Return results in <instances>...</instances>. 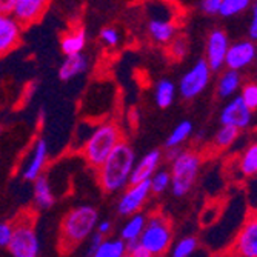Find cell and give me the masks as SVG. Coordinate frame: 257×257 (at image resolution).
I'll use <instances>...</instances> for the list:
<instances>
[{
	"label": "cell",
	"mask_w": 257,
	"mask_h": 257,
	"mask_svg": "<svg viewBox=\"0 0 257 257\" xmlns=\"http://www.w3.org/2000/svg\"><path fill=\"white\" fill-rule=\"evenodd\" d=\"M134 163L136 154L133 148L125 142H119L99 167L102 188L106 193H115L126 188Z\"/></svg>",
	"instance_id": "6da1fadb"
},
{
	"label": "cell",
	"mask_w": 257,
	"mask_h": 257,
	"mask_svg": "<svg viewBox=\"0 0 257 257\" xmlns=\"http://www.w3.org/2000/svg\"><path fill=\"white\" fill-rule=\"evenodd\" d=\"M97 222L99 214L92 206L82 205L71 209L62 220L60 226L62 251L71 249L83 240H86L92 234V231L96 229Z\"/></svg>",
	"instance_id": "7a4b0ae2"
},
{
	"label": "cell",
	"mask_w": 257,
	"mask_h": 257,
	"mask_svg": "<svg viewBox=\"0 0 257 257\" xmlns=\"http://www.w3.org/2000/svg\"><path fill=\"white\" fill-rule=\"evenodd\" d=\"M200 170V157L194 151H180L171 160V190L177 197L186 196L197 179Z\"/></svg>",
	"instance_id": "3957f363"
},
{
	"label": "cell",
	"mask_w": 257,
	"mask_h": 257,
	"mask_svg": "<svg viewBox=\"0 0 257 257\" xmlns=\"http://www.w3.org/2000/svg\"><path fill=\"white\" fill-rule=\"evenodd\" d=\"M120 137L122 136L119 128L112 123H105L96 128L94 133L88 137L83 150L89 165L99 168L109 153L115 148V145L120 142Z\"/></svg>",
	"instance_id": "277c9868"
},
{
	"label": "cell",
	"mask_w": 257,
	"mask_h": 257,
	"mask_svg": "<svg viewBox=\"0 0 257 257\" xmlns=\"http://www.w3.org/2000/svg\"><path fill=\"white\" fill-rule=\"evenodd\" d=\"M139 242L148 249L151 255L165 254L173 242V232L168 220L162 216H154L153 219H150V222L145 223Z\"/></svg>",
	"instance_id": "5b68a950"
},
{
	"label": "cell",
	"mask_w": 257,
	"mask_h": 257,
	"mask_svg": "<svg viewBox=\"0 0 257 257\" xmlns=\"http://www.w3.org/2000/svg\"><path fill=\"white\" fill-rule=\"evenodd\" d=\"M211 77V68L205 59H200L179 82V92L185 100H191L205 91Z\"/></svg>",
	"instance_id": "8992f818"
},
{
	"label": "cell",
	"mask_w": 257,
	"mask_h": 257,
	"mask_svg": "<svg viewBox=\"0 0 257 257\" xmlns=\"http://www.w3.org/2000/svg\"><path fill=\"white\" fill-rule=\"evenodd\" d=\"M7 248L14 257H37L40 252V242L33 226L19 225L13 228V236Z\"/></svg>",
	"instance_id": "52a82bcc"
},
{
	"label": "cell",
	"mask_w": 257,
	"mask_h": 257,
	"mask_svg": "<svg viewBox=\"0 0 257 257\" xmlns=\"http://www.w3.org/2000/svg\"><path fill=\"white\" fill-rule=\"evenodd\" d=\"M257 46L252 40H240L236 43H229L228 51L225 56V66L228 69H236V71H242V69L248 68L255 60Z\"/></svg>",
	"instance_id": "ba28073f"
},
{
	"label": "cell",
	"mask_w": 257,
	"mask_h": 257,
	"mask_svg": "<svg viewBox=\"0 0 257 257\" xmlns=\"http://www.w3.org/2000/svg\"><path fill=\"white\" fill-rule=\"evenodd\" d=\"M150 193H151L150 180H144V182H139V183H130L128 190L123 193V196L120 197V200L117 203L119 214L131 216V214L137 213L139 209L144 206V203L147 202Z\"/></svg>",
	"instance_id": "9c48e42d"
},
{
	"label": "cell",
	"mask_w": 257,
	"mask_h": 257,
	"mask_svg": "<svg viewBox=\"0 0 257 257\" xmlns=\"http://www.w3.org/2000/svg\"><path fill=\"white\" fill-rule=\"evenodd\" d=\"M232 254L240 257H257V213L251 214L237 232Z\"/></svg>",
	"instance_id": "30bf717a"
},
{
	"label": "cell",
	"mask_w": 257,
	"mask_h": 257,
	"mask_svg": "<svg viewBox=\"0 0 257 257\" xmlns=\"http://www.w3.org/2000/svg\"><path fill=\"white\" fill-rule=\"evenodd\" d=\"M229 46L228 34L223 30H214L209 33L206 40L205 60L211 68V71H219L225 66V56Z\"/></svg>",
	"instance_id": "8fae6325"
},
{
	"label": "cell",
	"mask_w": 257,
	"mask_h": 257,
	"mask_svg": "<svg viewBox=\"0 0 257 257\" xmlns=\"http://www.w3.org/2000/svg\"><path fill=\"white\" fill-rule=\"evenodd\" d=\"M252 120V111L243 103L242 97H236L228 102L222 112H220V123L222 125H232L242 130H246Z\"/></svg>",
	"instance_id": "7c38bea8"
},
{
	"label": "cell",
	"mask_w": 257,
	"mask_h": 257,
	"mask_svg": "<svg viewBox=\"0 0 257 257\" xmlns=\"http://www.w3.org/2000/svg\"><path fill=\"white\" fill-rule=\"evenodd\" d=\"M50 5V0H16L14 19L19 23H33L42 17Z\"/></svg>",
	"instance_id": "4fadbf2b"
},
{
	"label": "cell",
	"mask_w": 257,
	"mask_h": 257,
	"mask_svg": "<svg viewBox=\"0 0 257 257\" xmlns=\"http://www.w3.org/2000/svg\"><path fill=\"white\" fill-rule=\"evenodd\" d=\"M20 39V23L10 16H0V56L8 54Z\"/></svg>",
	"instance_id": "5bb4252c"
},
{
	"label": "cell",
	"mask_w": 257,
	"mask_h": 257,
	"mask_svg": "<svg viewBox=\"0 0 257 257\" xmlns=\"http://www.w3.org/2000/svg\"><path fill=\"white\" fill-rule=\"evenodd\" d=\"M160 159H162V153L159 150H154V151H150L148 154H145L137 163H134L131 177H130V183H139L144 180H150V177L159 168Z\"/></svg>",
	"instance_id": "9a60e30c"
},
{
	"label": "cell",
	"mask_w": 257,
	"mask_h": 257,
	"mask_svg": "<svg viewBox=\"0 0 257 257\" xmlns=\"http://www.w3.org/2000/svg\"><path fill=\"white\" fill-rule=\"evenodd\" d=\"M46 156H48V145H46L45 140L40 139L34 145L31 159L28 160V165H27L25 171H23V177L27 180H34L36 177H39L45 167Z\"/></svg>",
	"instance_id": "2e32d148"
},
{
	"label": "cell",
	"mask_w": 257,
	"mask_h": 257,
	"mask_svg": "<svg viewBox=\"0 0 257 257\" xmlns=\"http://www.w3.org/2000/svg\"><path fill=\"white\" fill-rule=\"evenodd\" d=\"M88 68V60L82 53L66 56L63 63L59 68V79L60 80H71L73 77L82 74Z\"/></svg>",
	"instance_id": "e0dca14e"
},
{
	"label": "cell",
	"mask_w": 257,
	"mask_h": 257,
	"mask_svg": "<svg viewBox=\"0 0 257 257\" xmlns=\"http://www.w3.org/2000/svg\"><path fill=\"white\" fill-rule=\"evenodd\" d=\"M242 85V76L240 71H236V69H228L225 71L217 83V92L219 97L222 99H228L232 97L237 92V89H240Z\"/></svg>",
	"instance_id": "ac0fdd59"
},
{
	"label": "cell",
	"mask_w": 257,
	"mask_h": 257,
	"mask_svg": "<svg viewBox=\"0 0 257 257\" xmlns=\"http://www.w3.org/2000/svg\"><path fill=\"white\" fill-rule=\"evenodd\" d=\"M148 31L151 37L159 43H170L176 36V25L170 20L153 19L148 23Z\"/></svg>",
	"instance_id": "d6986e66"
},
{
	"label": "cell",
	"mask_w": 257,
	"mask_h": 257,
	"mask_svg": "<svg viewBox=\"0 0 257 257\" xmlns=\"http://www.w3.org/2000/svg\"><path fill=\"white\" fill-rule=\"evenodd\" d=\"M34 202L37 206L46 209L54 205V194L51 191V185L45 176H39L34 179Z\"/></svg>",
	"instance_id": "ffe728a7"
},
{
	"label": "cell",
	"mask_w": 257,
	"mask_h": 257,
	"mask_svg": "<svg viewBox=\"0 0 257 257\" xmlns=\"http://www.w3.org/2000/svg\"><path fill=\"white\" fill-rule=\"evenodd\" d=\"M85 45H86V33L83 28H79V30H74L73 33L66 34L62 39L60 48L65 56H71V54L82 53Z\"/></svg>",
	"instance_id": "44dd1931"
},
{
	"label": "cell",
	"mask_w": 257,
	"mask_h": 257,
	"mask_svg": "<svg viewBox=\"0 0 257 257\" xmlns=\"http://www.w3.org/2000/svg\"><path fill=\"white\" fill-rule=\"evenodd\" d=\"M147 219L144 214H140L139 211L131 214V219L125 223L122 229V240L123 242H131V240H139L140 234L145 228Z\"/></svg>",
	"instance_id": "7402d4cb"
},
{
	"label": "cell",
	"mask_w": 257,
	"mask_h": 257,
	"mask_svg": "<svg viewBox=\"0 0 257 257\" xmlns=\"http://www.w3.org/2000/svg\"><path fill=\"white\" fill-rule=\"evenodd\" d=\"M126 254V245L122 239L102 240L94 252V257H123Z\"/></svg>",
	"instance_id": "603a6c76"
},
{
	"label": "cell",
	"mask_w": 257,
	"mask_h": 257,
	"mask_svg": "<svg viewBox=\"0 0 257 257\" xmlns=\"http://www.w3.org/2000/svg\"><path fill=\"white\" fill-rule=\"evenodd\" d=\"M193 133V123L190 120H183L180 122L173 131L171 134L168 136L167 142H165V147L167 148H179L183 142L190 139Z\"/></svg>",
	"instance_id": "cb8c5ba5"
},
{
	"label": "cell",
	"mask_w": 257,
	"mask_h": 257,
	"mask_svg": "<svg viewBox=\"0 0 257 257\" xmlns=\"http://www.w3.org/2000/svg\"><path fill=\"white\" fill-rule=\"evenodd\" d=\"M176 97V86L171 80L163 79L156 86V102L160 108H168Z\"/></svg>",
	"instance_id": "d4e9b609"
},
{
	"label": "cell",
	"mask_w": 257,
	"mask_h": 257,
	"mask_svg": "<svg viewBox=\"0 0 257 257\" xmlns=\"http://www.w3.org/2000/svg\"><path fill=\"white\" fill-rule=\"evenodd\" d=\"M239 168L245 177H252L257 174V142L245 150L239 162Z\"/></svg>",
	"instance_id": "484cf974"
},
{
	"label": "cell",
	"mask_w": 257,
	"mask_h": 257,
	"mask_svg": "<svg viewBox=\"0 0 257 257\" xmlns=\"http://www.w3.org/2000/svg\"><path fill=\"white\" fill-rule=\"evenodd\" d=\"M239 134H240L239 128L232 126V125H222L220 130L214 136V147L219 150H225V148L231 147L236 142Z\"/></svg>",
	"instance_id": "4316f807"
},
{
	"label": "cell",
	"mask_w": 257,
	"mask_h": 257,
	"mask_svg": "<svg viewBox=\"0 0 257 257\" xmlns=\"http://www.w3.org/2000/svg\"><path fill=\"white\" fill-rule=\"evenodd\" d=\"M252 0H222L219 14L222 17H234L242 14L251 7Z\"/></svg>",
	"instance_id": "83f0119b"
},
{
	"label": "cell",
	"mask_w": 257,
	"mask_h": 257,
	"mask_svg": "<svg viewBox=\"0 0 257 257\" xmlns=\"http://www.w3.org/2000/svg\"><path fill=\"white\" fill-rule=\"evenodd\" d=\"M196 249H197V239L196 237H193V236L183 237L174 245L171 255L173 257H190L196 252Z\"/></svg>",
	"instance_id": "f1b7e54d"
},
{
	"label": "cell",
	"mask_w": 257,
	"mask_h": 257,
	"mask_svg": "<svg viewBox=\"0 0 257 257\" xmlns=\"http://www.w3.org/2000/svg\"><path fill=\"white\" fill-rule=\"evenodd\" d=\"M171 186V176L168 171H156L150 177V188L154 194H162Z\"/></svg>",
	"instance_id": "f546056e"
},
{
	"label": "cell",
	"mask_w": 257,
	"mask_h": 257,
	"mask_svg": "<svg viewBox=\"0 0 257 257\" xmlns=\"http://www.w3.org/2000/svg\"><path fill=\"white\" fill-rule=\"evenodd\" d=\"M240 97L243 100V103L251 109L255 111L257 109V83L255 82H248L242 86V92Z\"/></svg>",
	"instance_id": "4dcf8cb0"
},
{
	"label": "cell",
	"mask_w": 257,
	"mask_h": 257,
	"mask_svg": "<svg viewBox=\"0 0 257 257\" xmlns=\"http://www.w3.org/2000/svg\"><path fill=\"white\" fill-rule=\"evenodd\" d=\"M248 37L252 42H257V0L251 2V22L248 28Z\"/></svg>",
	"instance_id": "1f68e13d"
},
{
	"label": "cell",
	"mask_w": 257,
	"mask_h": 257,
	"mask_svg": "<svg viewBox=\"0 0 257 257\" xmlns=\"http://www.w3.org/2000/svg\"><path fill=\"white\" fill-rule=\"evenodd\" d=\"M100 39L108 46H115V45L119 43V40H120L117 30H114V28H103L100 31Z\"/></svg>",
	"instance_id": "d6a6232c"
},
{
	"label": "cell",
	"mask_w": 257,
	"mask_h": 257,
	"mask_svg": "<svg viewBox=\"0 0 257 257\" xmlns=\"http://www.w3.org/2000/svg\"><path fill=\"white\" fill-rule=\"evenodd\" d=\"M173 45H171V54L176 57V59H182L186 56L188 53V43H186L185 39H176V40H171Z\"/></svg>",
	"instance_id": "836d02e7"
},
{
	"label": "cell",
	"mask_w": 257,
	"mask_h": 257,
	"mask_svg": "<svg viewBox=\"0 0 257 257\" xmlns=\"http://www.w3.org/2000/svg\"><path fill=\"white\" fill-rule=\"evenodd\" d=\"M220 5H222V0H202L200 10L205 14H219Z\"/></svg>",
	"instance_id": "e575fe53"
},
{
	"label": "cell",
	"mask_w": 257,
	"mask_h": 257,
	"mask_svg": "<svg viewBox=\"0 0 257 257\" xmlns=\"http://www.w3.org/2000/svg\"><path fill=\"white\" fill-rule=\"evenodd\" d=\"M13 236V226L10 223H0V246L7 248Z\"/></svg>",
	"instance_id": "d590c367"
},
{
	"label": "cell",
	"mask_w": 257,
	"mask_h": 257,
	"mask_svg": "<svg viewBox=\"0 0 257 257\" xmlns=\"http://www.w3.org/2000/svg\"><path fill=\"white\" fill-rule=\"evenodd\" d=\"M88 239H89V249H88V254H89V255H94L96 249L99 248V245H100L102 240H103V234H100L99 231H92V234H91Z\"/></svg>",
	"instance_id": "8d00e7d4"
},
{
	"label": "cell",
	"mask_w": 257,
	"mask_h": 257,
	"mask_svg": "<svg viewBox=\"0 0 257 257\" xmlns=\"http://www.w3.org/2000/svg\"><path fill=\"white\" fill-rule=\"evenodd\" d=\"M16 0H0V16H10L14 11Z\"/></svg>",
	"instance_id": "74e56055"
},
{
	"label": "cell",
	"mask_w": 257,
	"mask_h": 257,
	"mask_svg": "<svg viewBox=\"0 0 257 257\" xmlns=\"http://www.w3.org/2000/svg\"><path fill=\"white\" fill-rule=\"evenodd\" d=\"M96 231H99L100 234L106 236L108 232L111 231V222H109V220H102V222H97V225H96Z\"/></svg>",
	"instance_id": "f35d334b"
},
{
	"label": "cell",
	"mask_w": 257,
	"mask_h": 257,
	"mask_svg": "<svg viewBox=\"0 0 257 257\" xmlns=\"http://www.w3.org/2000/svg\"><path fill=\"white\" fill-rule=\"evenodd\" d=\"M254 62H255V65H257V53H255V60H254Z\"/></svg>",
	"instance_id": "ab89813d"
}]
</instances>
